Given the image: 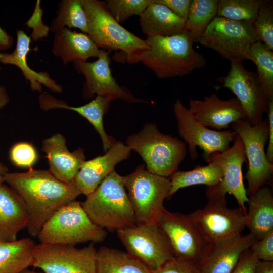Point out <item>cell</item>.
<instances>
[{
  "label": "cell",
  "mask_w": 273,
  "mask_h": 273,
  "mask_svg": "<svg viewBox=\"0 0 273 273\" xmlns=\"http://www.w3.org/2000/svg\"><path fill=\"white\" fill-rule=\"evenodd\" d=\"M131 151L123 142L116 141L103 155L84 161L73 183L81 194L89 195L104 178L115 171L118 163L129 157Z\"/></svg>",
  "instance_id": "ffe728a7"
},
{
  "label": "cell",
  "mask_w": 273,
  "mask_h": 273,
  "mask_svg": "<svg viewBox=\"0 0 273 273\" xmlns=\"http://www.w3.org/2000/svg\"><path fill=\"white\" fill-rule=\"evenodd\" d=\"M231 126L241 137L245 147L248 169L244 178L248 182V196L272 180L273 163L268 160L264 149L268 140V119L255 126H251L246 120H240Z\"/></svg>",
  "instance_id": "30bf717a"
},
{
  "label": "cell",
  "mask_w": 273,
  "mask_h": 273,
  "mask_svg": "<svg viewBox=\"0 0 273 273\" xmlns=\"http://www.w3.org/2000/svg\"><path fill=\"white\" fill-rule=\"evenodd\" d=\"M126 145L137 152L149 172L169 178L177 171L187 154L180 139L160 131L154 123H146L139 132L127 137Z\"/></svg>",
  "instance_id": "5b68a950"
},
{
  "label": "cell",
  "mask_w": 273,
  "mask_h": 273,
  "mask_svg": "<svg viewBox=\"0 0 273 273\" xmlns=\"http://www.w3.org/2000/svg\"><path fill=\"white\" fill-rule=\"evenodd\" d=\"M247 227L257 240L273 231V193L271 188L263 186L248 196Z\"/></svg>",
  "instance_id": "4316f807"
},
{
  "label": "cell",
  "mask_w": 273,
  "mask_h": 273,
  "mask_svg": "<svg viewBox=\"0 0 273 273\" xmlns=\"http://www.w3.org/2000/svg\"><path fill=\"white\" fill-rule=\"evenodd\" d=\"M188 108L202 124L214 130L225 129L233 123L246 120L243 108L236 98L222 100L216 93L205 96L203 100L190 98Z\"/></svg>",
  "instance_id": "ac0fdd59"
},
{
  "label": "cell",
  "mask_w": 273,
  "mask_h": 273,
  "mask_svg": "<svg viewBox=\"0 0 273 273\" xmlns=\"http://www.w3.org/2000/svg\"><path fill=\"white\" fill-rule=\"evenodd\" d=\"M21 273H38V272H35V271H31V270H28L27 269L24 270V271H23L22 272H21Z\"/></svg>",
  "instance_id": "c3c4849f"
},
{
  "label": "cell",
  "mask_w": 273,
  "mask_h": 273,
  "mask_svg": "<svg viewBox=\"0 0 273 273\" xmlns=\"http://www.w3.org/2000/svg\"><path fill=\"white\" fill-rule=\"evenodd\" d=\"M81 205L92 222L105 230L116 231L136 224L123 176L115 171L86 196Z\"/></svg>",
  "instance_id": "277c9868"
},
{
  "label": "cell",
  "mask_w": 273,
  "mask_h": 273,
  "mask_svg": "<svg viewBox=\"0 0 273 273\" xmlns=\"http://www.w3.org/2000/svg\"><path fill=\"white\" fill-rule=\"evenodd\" d=\"M208 199L204 208L189 214L204 239L213 243L241 235L247 227V211L229 208L226 198Z\"/></svg>",
  "instance_id": "8fae6325"
},
{
  "label": "cell",
  "mask_w": 273,
  "mask_h": 273,
  "mask_svg": "<svg viewBox=\"0 0 273 273\" xmlns=\"http://www.w3.org/2000/svg\"><path fill=\"white\" fill-rule=\"evenodd\" d=\"M156 223L167 236L175 258L199 262L209 243L189 214L171 212L164 208Z\"/></svg>",
  "instance_id": "5bb4252c"
},
{
  "label": "cell",
  "mask_w": 273,
  "mask_h": 273,
  "mask_svg": "<svg viewBox=\"0 0 273 273\" xmlns=\"http://www.w3.org/2000/svg\"><path fill=\"white\" fill-rule=\"evenodd\" d=\"M16 48L11 53L0 52V62L11 64L18 67L27 81L30 82L31 89L34 92H42V85L53 92L60 93L63 87L56 83L46 71L36 72L28 65L27 56L31 50V39L23 30L16 31Z\"/></svg>",
  "instance_id": "cb8c5ba5"
},
{
  "label": "cell",
  "mask_w": 273,
  "mask_h": 273,
  "mask_svg": "<svg viewBox=\"0 0 273 273\" xmlns=\"http://www.w3.org/2000/svg\"><path fill=\"white\" fill-rule=\"evenodd\" d=\"M173 109L178 134L188 144L192 160L198 158L197 146L203 151V157L207 162L212 153L227 150L237 135L233 130L217 131L206 127L195 118L179 99L176 100Z\"/></svg>",
  "instance_id": "4fadbf2b"
},
{
  "label": "cell",
  "mask_w": 273,
  "mask_h": 273,
  "mask_svg": "<svg viewBox=\"0 0 273 273\" xmlns=\"http://www.w3.org/2000/svg\"><path fill=\"white\" fill-rule=\"evenodd\" d=\"M268 145L266 155L268 160L273 163V101H268Z\"/></svg>",
  "instance_id": "7bdbcfd3"
},
{
  "label": "cell",
  "mask_w": 273,
  "mask_h": 273,
  "mask_svg": "<svg viewBox=\"0 0 273 273\" xmlns=\"http://www.w3.org/2000/svg\"><path fill=\"white\" fill-rule=\"evenodd\" d=\"M94 243L82 248L67 244H35L32 266L44 273H96Z\"/></svg>",
  "instance_id": "7c38bea8"
},
{
  "label": "cell",
  "mask_w": 273,
  "mask_h": 273,
  "mask_svg": "<svg viewBox=\"0 0 273 273\" xmlns=\"http://www.w3.org/2000/svg\"><path fill=\"white\" fill-rule=\"evenodd\" d=\"M103 51L87 34L66 27L55 33L52 52L64 65L71 62H85L91 57L98 58Z\"/></svg>",
  "instance_id": "d4e9b609"
},
{
  "label": "cell",
  "mask_w": 273,
  "mask_h": 273,
  "mask_svg": "<svg viewBox=\"0 0 273 273\" xmlns=\"http://www.w3.org/2000/svg\"><path fill=\"white\" fill-rule=\"evenodd\" d=\"M1 69H2V68H1V66H0V70H1Z\"/></svg>",
  "instance_id": "f907efd6"
},
{
  "label": "cell",
  "mask_w": 273,
  "mask_h": 273,
  "mask_svg": "<svg viewBox=\"0 0 273 273\" xmlns=\"http://www.w3.org/2000/svg\"><path fill=\"white\" fill-rule=\"evenodd\" d=\"M252 24L257 41L273 51L272 1H264Z\"/></svg>",
  "instance_id": "e575fe53"
},
{
  "label": "cell",
  "mask_w": 273,
  "mask_h": 273,
  "mask_svg": "<svg viewBox=\"0 0 273 273\" xmlns=\"http://www.w3.org/2000/svg\"><path fill=\"white\" fill-rule=\"evenodd\" d=\"M13 44V38L0 26V51L11 48Z\"/></svg>",
  "instance_id": "ee69618b"
},
{
  "label": "cell",
  "mask_w": 273,
  "mask_h": 273,
  "mask_svg": "<svg viewBox=\"0 0 273 273\" xmlns=\"http://www.w3.org/2000/svg\"><path fill=\"white\" fill-rule=\"evenodd\" d=\"M233 144L222 153L214 152L209 157L207 163L214 162L222 168L223 176L216 186L207 187V198H226L229 193L234 196L240 207L246 210L248 201L246 189L243 183L242 166L247 161L245 147L241 137L237 135Z\"/></svg>",
  "instance_id": "2e32d148"
},
{
  "label": "cell",
  "mask_w": 273,
  "mask_h": 273,
  "mask_svg": "<svg viewBox=\"0 0 273 273\" xmlns=\"http://www.w3.org/2000/svg\"><path fill=\"white\" fill-rule=\"evenodd\" d=\"M106 231L94 224L81 202L74 200L56 211L43 224L37 237L43 244L74 245L103 241Z\"/></svg>",
  "instance_id": "8992f818"
},
{
  "label": "cell",
  "mask_w": 273,
  "mask_h": 273,
  "mask_svg": "<svg viewBox=\"0 0 273 273\" xmlns=\"http://www.w3.org/2000/svg\"><path fill=\"white\" fill-rule=\"evenodd\" d=\"M258 260L249 249L245 251L236 267L232 273H254V268Z\"/></svg>",
  "instance_id": "b9f144b4"
},
{
  "label": "cell",
  "mask_w": 273,
  "mask_h": 273,
  "mask_svg": "<svg viewBox=\"0 0 273 273\" xmlns=\"http://www.w3.org/2000/svg\"><path fill=\"white\" fill-rule=\"evenodd\" d=\"M35 245L29 238L0 241V273H21L32 266Z\"/></svg>",
  "instance_id": "f1b7e54d"
},
{
  "label": "cell",
  "mask_w": 273,
  "mask_h": 273,
  "mask_svg": "<svg viewBox=\"0 0 273 273\" xmlns=\"http://www.w3.org/2000/svg\"><path fill=\"white\" fill-rule=\"evenodd\" d=\"M88 21L87 35L100 49L120 51L115 59L130 64L141 62L149 50L142 39L120 25L111 15L105 1L81 0Z\"/></svg>",
  "instance_id": "7a4b0ae2"
},
{
  "label": "cell",
  "mask_w": 273,
  "mask_h": 273,
  "mask_svg": "<svg viewBox=\"0 0 273 273\" xmlns=\"http://www.w3.org/2000/svg\"><path fill=\"white\" fill-rule=\"evenodd\" d=\"M206 166H197L189 171H176L169 177L171 187L168 198L171 197L180 189L197 185L212 187L222 180L223 172L221 167L214 162Z\"/></svg>",
  "instance_id": "f546056e"
},
{
  "label": "cell",
  "mask_w": 273,
  "mask_h": 273,
  "mask_svg": "<svg viewBox=\"0 0 273 273\" xmlns=\"http://www.w3.org/2000/svg\"><path fill=\"white\" fill-rule=\"evenodd\" d=\"M256 240L250 233L209 243L199 262L202 273H232L244 252Z\"/></svg>",
  "instance_id": "d6986e66"
},
{
  "label": "cell",
  "mask_w": 273,
  "mask_h": 273,
  "mask_svg": "<svg viewBox=\"0 0 273 273\" xmlns=\"http://www.w3.org/2000/svg\"><path fill=\"white\" fill-rule=\"evenodd\" d=\"M4 179L24 202L29 215L27 229L35 237L56 211L81 194L73 182L63 183L49 170L30 168L24 172H8Z\"/></svg>",
  "instance_id": "6da1fadb"
},
{
  "label": "cell",
  "mask_w": 273,
  "mask_h": 273,
  "mask_svg": "<svg viewBox=\"0 0 273 273\" xmlns=\"http://www.w3.org/2000/svg\"><path fill=\"white\" fill-rule=\"evenodd\" d=\"M9 101L10 98L6 88L0 85V109L5 107Z\"/></svg>",
  "instance_id": "bcb514c9"
},
{
  "label": "cell",
  "mask_w": 273,
  "mask_h": 273,
  "mask_svg": "<svg viewBox=\"0 0 273 273\" xmlns=\"http://www.w3.org/2000/svg\"><path fill=\"white\" fill-rule=\"evenodd\" d=\"M264 0H218L216 17L252 23Z\"/></svg>",
  "instance_id": "836d02e7"
},
{
  "label": "cell",
  "mask_w": 273,
  "mask_h": 273,
  "mask_svg": "<svg viewBox=\"0 0 273 273\" xmlns=\"http://www.w3.org/2000/svg\"><path fill=\"white\" fill-rule=\"evenodd\" d=\"M116 232L126 252L151 271L175 258L167 236L156 223L135 224Z\"/></svg>",
  "instance_id": "9c48e42d"
},
{
  "label": "cell",
  "mask_w": 273,
  "mask_h": 273,
  "mask_svg": "<svg viewBox=\"0 0 273 273\" xmlns=\"http://www.w3.org/2000/svg\"><path fill=\"white\" fill-rule=\"evenodd\" d=\"M43 9L40 7V1L37 0L34 11L25 24L32 29L30 38L33 41H37L48 36L50 31V27L45 25L42 21Z\"/></svg>",
  "instance_id": "74e56055"
},
{
  "label": "cell",
  "mask_w": 273,
  "mask_h": 273,
  "mask_svg": "<svg viewBox=\"0 0 273 273\" xmlns=\"http://www.w3.org/2000/svg\"><path fill=\"white\" fill-rule=\"evenodd\" d=\"M191 0H154V2L168 8L174 14L186 20Z\"/></svg>",
  "instance_id": "60d3db41"
},
{
  "label": "cell",
  "mask_w": 273,
  "mask_h": 273,
  "mask_svg": "<svg viewBox=\"0 0 273 273\" xmlns=\"http://www.w3.org/2000/svg\"><path fill=\"white\" fill-rule=\"evenodd\" d=\"M42 151L46 154L49 171L58 179L70 183L85 161L84 149L78 148L73 152L68 149L66 139L56 133L42 141Z\"/></svg>",
  "instance_id": "44dd1931"
},
{
  "label": "cell",
  "mask_w": 273,
  "mask_h": 273,
  "mask_svg": "<svg viewBox=\"0 0 273 273\" xmlns=\"http://www.w3.org/2000/svg\"><path fill=\"white\" fill-rule=\"evenodd\" d=\"M96 273H152L142 262L127 252L102 246L97 250Z\"/></svg>",
  "instance_id": "83f0119b"
},
{
  "label": "cell",
  "mask_w": 273,
  "mask_h": 273,
  "mask_svg": "<svg viewBox=\"0 0 273 273\" xmlns=\"http://www.w3.org/2000/svg\"><path fill=\"white\" fill-rule=\"evenodd\" d=\"M149 50L141 62L160 79L183 77L204 67V56L193 48L188 32L167 37L149 36Z\"/></svg>",
  "instance_id": "3957f363"
},
{
  "label": "cell",
  "mask_w": 273,
  "mask_h": 273,
  "mask_svg": "<svg viewBox=\"0 0 273 273\" xmlns=\"http://www.w3.org/2000/svg\"><path fill=\"white\" fill-rule=\"evenodd\" d=\"M111 102V100L108 98L96 96L94 99L84 105L73 107L69 106L48 92L42 93L39 97V107L44 111L56 109L71 110L87 119L99 134L105 152L116 142L106 133L103 125V117L109 110Z\"/></svg>",
  "instance_id": "7402d4cb"
},
{
  "label": "cell",
  "mask_w": 273,
  "mask_h": 273,
  "mask_svg": "<svg viewBox=\"0 0 273 273\" xmlns=\"http://www.w3.org/2000/svg\"><path fill=\"white\" fill-rule=\"evenodd\" d=\"M4 175L0 174V184L4 183Z\"/></svg>",
  "instance_id": "681fc988"
},
{
  "label": "cell",
  "mask_w": 273,
  "mask_h": 273,
  "mask_svg": "<svg viewBox=\"0 0 273 273\" xmlns=\"http://www.w3.org/2000/svg\"><path fill=\"white\" fill-rule=\"evenodd\" d=\"M254 273H273V261L258 260Z\"/></svg>",
  "instance_id": "f6af8a7d"
},
{
  "label": "cell",
  "mask_w": 273,
  "mask_h": 273,
  "mask_svg": "<svg viewBox=\"0 0 273 273\" xmlns=\"http://www.w3.org/2000/svg\"><path fill=\"white\" fill-rule=\"evenodd\" d=\"M105 2L111 15L120 24L132 16H140L152 0H108Z\"/></svg>",
  "instance_id": "d590c367"
},
{
  "label": "cell",
  "mask_w": 273,
  "mask_h": 273,
  "mask_svg": "<svg viewBox=\"0 0 273 273\" xmlns=\"http://www.w3.org/2000/svg\"><path fill=\"white\" fill-rule=\"evenodd\" d=\"M110 63L109 52L104 50L94 62H74L76 71L82 74L85 78L83 97L89 99L96 95L111 101L120 100L129 103L147 102L136 98L127 88L117 83L112 74Z\"/></svg>",
  "instance_id": "e0dca14e"
},
{
  "label": "cell",
  "mask_w": 273,
  "mask_h": 273,
  "mask_svg": "<svg viewBox=\"0 0 273 273\" xmlns=\"http://www.w3.org/2000/svg\"><path fill=\"white\" fill-rule=\"evenodd\" d=\"M123 183L133 209L136 224L156 223L165 208L171 187L169 178L152 173L139 165L135 171L123 176Z\"/></svg>",
  "instance_id": "52a82bcc"
},
{
  "label": "cell",
  "mask_w": 273,
  "mask_h": 273,
  "mask_svg": "<svg viewBox=\"0 0 273 273\" xmlns=\"http://www.w3.org/2000/svg\"><path fill=\"white\" fill-rule=\"evenodd\" d=\"M57 15L50 26L54 33L64 27L77 28L88 33V21L81 0H62L58 3Z\"/></svg>",
  "instance_id": "1f68e13d"
},
{
  "label": "cell",
  "mask_w": 273,
  "mask_h": 273,
  "mask_svg": "<svg viewBox=\"0 0 273 273\" xmlns=\"http://www.w3.org/2000/svg\"><path fill=\"white\" fill-rule=\"evenodd\" d=\"M249 60L257 67V76L267 100L273 101V51L257 41L251 47Z\"/></svg>",
  "instance_id": "d6a6232c"
},
{
  "label": "cell",
  "mask_w": 273,
  "mask_h": 273,
  "mask_svg": "<svg viewBox=\"0 0 273 273\" xmlns=\"http://www.w3.org/2000/svg\"><path fill=\"white\" fill-rule=\"evenodd\" d=\"M230 66L227 75L218 78L223 85L217 88L230 89L240 102L249 124H259L263 121L264 114L267 113L268 101L256 73L247 70L241 62H230Z\"/></svg>",
  "instance_id": "9a60e30c"
},
{
  "label": "cell",
  "mask_w": 273,
  "mask_h": 273,
  "mask_svg": "<svg viewBox=\"0 0 273 273\" xmlns=\"http://www.w3.org/2000/svg\"><path fill=\"white\" fill-rule=\"evenodd\" d=\"M185 21L154 0L140 16L141 29L147 37H167L180 33L185 31Z\"/></svg>",
  "instance_id": "484cf974"
},
{
  "label": "cell",
  "mask_w": 273,
  "mask_h": 273,
  "mask_svg": "<svg viewBox=\"0 0 273 273\" xmlns=\"http://www.w3.org/2000/svg\"><path fill=\"white\" fill-rule=\"evenodd\" d=\"M7 173H8V168L0 162V174L4 176Z\"/></svg>",
  "instance_id": "7dc6e473"
},
{
  "label": "cell",
  "mask_w": 273,
  "mask_h": 273,
  "mask_svg": "<svg viewBox=\"0 0 273 273\" xmlns=\"http://www.w3.org/2000/svg\"><path fill=\"white\" fill-rule=\"evenodd\" d=\"M152 273H202L198 262L185 261L174 258L165 263Z\"/></svg>",
  "instance_id": "f35d334b"
},
{
  "label": "cell",
  "mask_w": 273,
  "mask_h": 273,
  "mask_svg": "<svg viewBox=\"0 0 273 273\" xmlns=\"http://www.w3.org/2000/svg\"><path fill=\"white\" fill-rule=\"evenodd\" d=\"M250 249L258 260L273 261V231L256 240Z\"/></svg>",
  "instance_id": "ab89813d"
},
{
  "label": "cell",
  "mask_w": 273,
  "mask_h": 273,
  "mask_svg": "<svg viewBox=\"0 0 273 273\" xmlns=\"http://www.w3.org/2000/svg\"><path fill=\"white\" fill-rule=\"evenodd\" d=\"M257 41L251 22L216 17L197 39L202 46L232 62L249 60L252 45Z\"/></svg>",
  "instance_id": "ba28073f"
},
{
  "label": "cell",
  "mask_w": 273,
  "mask_h": 273,
  "mask_svg": "<svg viewBox=\"0 0 273 273\" xmlns=\"http://www.w3.org/2000/svg\"><path fill=\"white\" fill-rule=\"evenodd\" d=\"M29 215L20 197L11 188L0 184V241L17 240L18 233L27 228Z\"/></svg>",
  "instance_id": "603a6c76"
},
{
  "label": "cell",
  "mask_w": 273,
  "mask_h": 273,
  "mask_svg": "<svg viewBox=\"0 0 273 273\" xmlns=\"http://www.w3.org/2000/svg\"><path fill=\"white\" fill-rule=\"evenodd\" d=\"M218 0H191L185 31L194 42L203 34L216 17Z\"/></svg>",
  "instance_id": "4dcf8cb0"
},
{
  "label": "cell",
  "mask_w": 273,
  "mask_h": 273,
  "mask_svg": "<svg viewBox=\"0 0 273 273\" xmlns=\"http://www.w3.org/2000/svg\"><path fill=\"white\" fill-rule=\"evenodd\" d=\"M10 158L16 166L32 168L38 159L35 147L28 142H19L13 146L10 151Z\"/></svg>",
  "instance_id": "8d00e7d4"
}]
</instances>
